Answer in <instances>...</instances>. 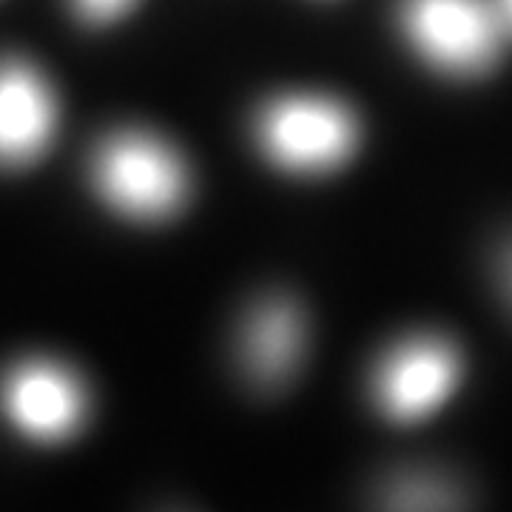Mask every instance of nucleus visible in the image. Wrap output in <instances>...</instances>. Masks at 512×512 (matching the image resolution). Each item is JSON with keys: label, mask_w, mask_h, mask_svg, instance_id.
Instances as JSON below:
<instances>
[{"label": "nucleus", "mask_w": 512, "mask_h": 512, "mask_svg": "<svg viewBox=\"0 0 512 512\" xmlns=\"http://www.w3.org/2000/svg\"><path fill=\"white\" fill-rule=\"evenodd\" d=\"M97 191L131 220H168L188 200L191 177L183 157L148 131H117L92 160Z\"/></svg>", "instance_id": "f257e3e1"}, {"label": "nucleus", "mask_w": 512, "mask_h": 512, "mask_svg": "<svg viewBox=\"0 0 512 512\" xmlns=\"http://www.w3.org/2000/svg\"><path fill=\"white\" fill-rule=\"evenodd\" d=\"M262 151L296 174L333 171L359 146L356 114L330 97H282L256 120Z\"/></svg>", "instance_id": "f03ea898"}, {"label": "nucleus", "mask_w": 512, "mask_h": 512, "mask_svg": "<svg viewBox=\"0 0 512 512\" xmlns=\"http://www.w3.org/2000/svg\"><path fill=\"white\" fill-rule=\"evenodd\" d=\"M402 29L430 66L478 77L501 55L504 20L487 0H402Z\"/></svg>", "instance_id": "7ed1b4c3"}, {"label": "nucleus", "mask_w": 512, "mask_h": 512, "mask_svg": "<svg viewBox=\"0 0 512 512\" xmlns=\"http://www.w3.org/2000/svg\"><path fill=\"white\" fill-rule=\"evenodd\" d=\"M461 353L444 336H416L390 350L373 373V399L387 419L416 424L433 416L461 382Z\"/></svg>", "instance_id": "20e7f679"}, {"label": "nucleus", "mask_w": 512, "mask_h": 512, "mask_svg": "<svg viewBox=\"0 0 512 512\" xmlns=\"http://www.w3.org/2000/svg\"><path fill=\"white\" fill-rule=\"evenodd\" d=\"M0 404L20 433L37 441L69 439L89 413L83 382L55 362H26L0 384Z\"/></svg>", "instance_id": "39448f33"}, {"label": "nucleus", "mask_w": 512, "mask_h": 512, "mask_svg": "<svg viewBox=\"0 0 512 512\" xmlns=\"http://www.w3.org/2000/svg\"><path fill=\"white\" fill-rule=\"evenodd\" d=\"M57 100L46 77L23 60H0V165H26L49 148Z\"/></svg>", "instance_id": "423d86ee"}, {"label": "nucleus", "mask_w": 512, "mask_h": 512, "mask_svg": "<svg viewBox=\"0 0 512 512\" xmlns=\"http://www.w3.org/2000/svg\"><path fill=\"white\" fill-rule=\"evenodd\" d=\"M305 345L308 325L302 308L291 296H271L256 305L242 328V367L256 387L274 390L291 382L302 365Z\"/></svg>", "instance_id": "0eeeda50"}, {"label": "nucleus", "mask_w": 512, "mask_h": 512, "mask_svg": "<svg viewBox=\"0 0 512 512\" xmlns=\"http://www.w3.org/2000/svg\"><path fill=\"white\" fill-rule=\"evenodd\" d=\"M390 507L402 510H441V507H456L458 493L439 476H402L393 481L387 490Z\"/></svg>", "instance_id": "6e6552de"}, {"label": "nucleus", "mask_w": 512, "mask_h": 512, "mask_svg": "<svg viewBox=\"0 0 512 512\" xmlns=\"http://www.w3.org/2000/svg\"><path fill=\"white\" fill-rule=\"evenodd\" d=\"M137 6V0H72V9L77 18L86 23H111L128 15Z\"/></svg>", "instance_id": "1a4fd4ad"}, {"label": "nucleus", "mask_w": 512, "mask_h": 512, "mask_svg": "<svg viewBox=\"0 0 512 512\" xmlns=\"http://www.w3.org/2000/svg\"><path fill=\"white\" fill-rule=\"evenodd\" d=\"M495 274H498V285L507 296L512 308V237H507L498 248V256H495Z\"/></svg>", "instance_id": "9d476101"}, {"label": "nucleus", "mask_w": 512, "mask_h": 512, "mask_svg": "<svg viewBox=\"0 0 512 512\" xmlns=\"http://www.w3.org/2000/svg\"><path fill=\"white\" fill-rule=\"evenodd\" d=\"M498 15H501V20L507 23L512 29V0H501V9H498Z\"/></svg>", "instance_id": "9b49d317"}]
</instances>
